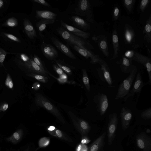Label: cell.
Segmentation results:
<instances>
[{
    "mask_svg": "<svg viewBox=\"0 0 151 151\" xmlns=\"http://www.w3.org/2000/svg\"><path fill=\"white\" fill-rule=\"evenodd\" d=\"M56 30L62 38L70 45H76L88 51L94 49L89 42L72 34L65 29L60 27L57 28Z\"/></svg>",
    "mask_w": 151,
    "mask_h": 151,
    "instance_id": "obj_1",
    "label": "cell"
},
{
    "mask_svg": "<svg viewBox=\"0 0 151 151\" xmlns=\"http://www.w3.org/2000/svg\"><path fill=\"white\" fill-rule=\"evenodd\" d=\"M137 71L136 66L133 65L129 76L120 84L115 97L116 99L124 98L129 93Z\"/></svg>",
    "mask_w": 151,
    "mask_h": 151,
    "instance_id": "obj_2",
    "label": "cell"
},
{
    "mask_svg": "<svg viewBox=\"0 0 151 151\" xmlns=\"http://www.w3.org/2000/svg\"><path fill=\"white\" fill-rule=\"evenodd\" d=\"M35 101L36 104L43 107L55 116L61 122H65L59 110L47 99L40 93L36 94Z\"/></svg>",
    "mask_w": 151,
    "mask_h": 151,
    "instance_id": "obj_3",
    "label": "cell"
},
{
    "mask_svg": "<svg viewBox=\"0 0 151 151\" xmlns=\"http://www.w3.org/2000/svg\"><path fill=\"white\" fill-rule=\"evenodd\" d=\"M74 13L85 17L87 22L91 23L94 22L92 8L88 0H79L75 9Z\"/></svg>",
    "mask_w": 151,
    "mask_h": 151,
    "instance_id": "obj_4",
    "label": "cell"
},
{
    "mask_svg": "<svg viewBox=\"0 0 151 151\" xmlns=\"http://www.w3.org/2000/svg\"><path fill=\"white\" fill-rule=\"evenodd\" d=\"M15 62L21 68H25L29 71L45 76L47 75V72L41 68L33 60L32 57H28L27 59L24 61H22L18 58L16 59Z\"/></svg>",
    "mask_w": 151,
    "mask_h": 151,
    "instance_id": "obj_5",
    "label": "cell"
},
{
    "mask_svg": "<svg viewBox=\"0 0 151 151\" xmlns=\"http://www.w3.org/2000/svg\"><path fill=\"white\" fill-rule=\"evenodd\" d=\"M118 122L117 114L114 112L109 116L108 124V142L109 145H111L116 136V133Z\"/></svg>",
    "mask_w": 151,
    "mask_h": 151,
    "instance_id": "obj_6",
    "label": "cell"
},
{
    "mask_svg": "<svg viewBox=\"0 0 151 151\" xmlns=\"http://www.w3.org/2000/svg\"><path fill=\"white\" fill-rule=\"evenodd\" d=\"M98 63L101 66V68L97 70L99 77L102 80L105 81L109 86H111L112 81L108 65L104 60L101 58Z\"/></svg>",
    "mask_w": 151,
    "mask_h": 151,
    "instance_id": "obj_7",
    "label": "cell"
},
{
    "mask_svg": "<svg viewBox=\"0 0 151 151\" xmlns=\"http://www.w3.org/2000/svg\"><path fill=\"white\" fill-rule=\"evenodd\" d=\"M132 60H135L142 64L146 68L148 75V82L151 83V59L149 57L137 52L134 51Z\"/></svg>",
    "mask_w": 151,
    "mask_h": 151,
    "instance_id": "obj_8",
    "label": "cell"
},
{
    "mask_svg": "<svg viewBox=\"0 0 151 151\" xmlns=\"http://www.w3.org/2000/svg\"><path fill=\"white\" fill-rule=\"evenodd\" d=\"M137 145L143 151H151V138L145 133L142 132L136 137Z\"/></svg>",
    "mask_w": 151,
    "mask_h": 151,
    "instance_id": "obj_9",
    "label": "cell"
},
{
    "mask_svg": "<svg viewBox=\"0 0 151 151\" xmlns=\"http://www.w3.org/2000/svg\"><path fill=\"white\" fill-rule=\"evenodd\" d=\"M25 134V131L24 128L19 127L10 136L4 137L3 139L13 145H17L21 141Z\"/></svg>",
    "mask_w": 151,
    "mask_h": 151,
    "instance_id": "obj_10",
    "label": "cell"
},
{
    "mask_svg": "<svg viewBox=\"0 0 151 151\" xmlns=\"http://www.w3.org/2000/svg\"><path fill=\"white\" fill-rule=\"evenodd\" d=\"M41 49L43 55L48 59L55 60L58 56L57 50L51 45L43 42Z\"/></svg>",
    "mask_w": 151,
    "mask_h": 151,
    "instance_id": "obj_11",
    "label": "cell"
},
{
    "mask_svg": "<svg viewBox=\"0 0 151 151\" xmlns=\"http://www.w3.org/2000/svg\"><path fill=\"white\" fill-rule=\"evenodd\" d=\"M144 85L141 74L138 72L132 89L130 90L129 93L124 98V101H126L129 98L133 96L136 93H140Z\"/></svg>",
    "mask_w": 151,
    "mask_h": 151,
    "instance_id": "obj_12",
    "label": "cell"
},
{
    "mask_svg": "<svg viewBox=\"0 0 151 151\" xmlns=\"http://www.w3.org/2000/svg\"><path fill=\"white\" fill-rule=\"evenodd\" d=\"M122 126L124 130H125L129 126L132 117L131 110L126 107H123L120 112Z\"/></svg>",
    "mask_w": 151,
    "mask_h": 151,
    "instance_id": "obj_13",
    "label": "cell"
},
{
    "mask_svg": "<svg viewBox=\"0 0 151 151\" xmlns=\"http://www.w3.org/2000/svg\"><path fill=\"white\" fill-rule=\"evenodd\" d=\"M106 132H104L89 146L87 151H105L104 147Z\"/></svg>",
    "mask_w": 151,
    "mask_h": 151,
    "instance_id": "obj_14",
    "label": "cell"
},
{
    "mask_svg": "<svg viewBox=\"0 0 151 151\" xmlns=\"http://www.w3.org/2000/svg\"><path fill=\"white\" fill-rule=\"evenodd\" d=\"M51 41L57 48L67 57L72 59H76V58L70 49L65 45L60 42L58 39L54 37L51 38Z\"/></svg>",
    "mask_w": 151,
    "mask_h": 151,
    "instance_id": "obj_15",
    "label": "cell"
},
{
    "mask_svg": "<svg viewBox=\"0 0 151 151\" xmlns=\"http://www.w3.org/2000/svg\"><path fill=\"white\" fill-rule=\"evenodd\" d=\"M62 26L66 30L72 34L84 39H87L90 36V33L85 32L72 26L69 25L62 20L60 21Z\"/></svg>",
    "mask_w": 151,
    "mask_h": 151,
    "instance_id": "obj_16",
    "label": "cell"
},
{
    "mask_svg": "<svg viewBox=\"0 0 151 151\" xmlns=\"http://www.w3.org/2000/svg\"><path fill=\"white\" fill-rule=\"evenodd\" d=\"M98 106L99 111L101 115H103L106 111L109 106L107 97L105 94H99L98 95Z\"/></svg>",
    "mask_w": 151,
    "mask_h": 151,
    "instance_id": "obj_17",
    "label": "cell"
},
{
    "mask_svg": "<svg viewBox=\"0 0 151 151\" xmlns=\"http://www.w3.org/2000/svg\"><path fill=\"white\" fill-rule=\"evenodd\" d=\"M73 24L84 31L89 30L90 24L80 17L77 16H73L70 18Z\"/></svg>",
    "mask_w": 151,
    "mask_h": 151,
    "instance_id": "obj_18",
    "label": "cell"
},
{
    "mask_svg": "<svg viewBox=\"0 0 151 151\" xmlns=\"http://www.w3.org/2000/svg\"><path fill=\"white\" fill-rule=\"evenodd\" d=\"M35 17L37 19H50L55 20L57 14L52 12L48 11H36Z\"/></svg>",
    "mask_w": 151,
    "mask_h": 151,
    "instance_id": "obj_19",
    "label": "cell"
},
{
    "mask_svg": "<svg viewBox=\"0 0 151 151\" xmlns=\"http://www.w3.org/2000/svg\"><path fill=\"white\" fill-rule=\"evenodd\" d=\"M24 27L25 33L29 38L33 39L37 37L34 28L29 20L27 18L24 19Z\"/></svg>",
    "mask_w": 151,
    "mask_h": 151,
    "instance_id": "obj_20",
    "label": "cell"
},
{
    "mask_svg": "<svg viewBox=\"0 0 151 151\" xmlns=\"http://www.w3.org/2000/svg\"><path fill=\"white\" fill-rule=\"evenodd\" d=\"M76 122H73L74 124L78 127V129L81 134L83 135H85L90 131L91 127L87 122L81 119H77Z\"/></svg>",
    "mask_w": 151,
    "mask_h": 151,
    "instance_id": "obj_21",
    "label": "cell"
},
{
    "mask_svg": "<svg viewBox=\"0 0 151 151\" xmlns=\"http://www.w3.org/2000/svg\"><path fill=\"white\" fill-rule=\"evenodd\" d=\"M132 60L125 56L122 57L120 60V68L122 72L125 73H129L131 70L132 65Z\"/></svg>",
    "mask_w": 151,
    "mask_h": 151,
    "instance_id": "obj_22",
    "label": "cell"
},
{
    "mask_svg": "<svg viewBox=\"0 0 151 151\" xmlns=\"http://www.w3.org/2000/svg\"><path fill=\"white\" fill-rule=\"evenodd\" d=\"M96 38L99 40L97 41L100 49L103 54L106 57H109V52L107 42L106 38L102 35L96 37Z\"/></svg>",
    "mask_w": 151,
    "mask_h": 151,
    "instance_id": "obj_23",
    "label": "cell"
},
{
    "mask_svg": "<svg viewBox=\"0 0 151 151\" xmlns=\"http://www.w3.org/2000/svg\"><path fill=\"white\" fill-rule=\"evenodd\" d=\"M145 34L144 39L148 43L151 42V14L146 20V24L143 32Z\"/></svg>",
    "mask_w": 151,
    "mask_h": 151,
    "instance_id": "obj_24",
    "label": "cell"
},
{
    "mask_svg": "<svg viewBox=\"0 0 151 151\" xmlns=\"http://www.w3.org/2000/svg\"><path fill=\"white\" fill-rule=\"evenodd\" d=\"M55 22V20H53L42 19L36 22V26L40 36H42V32L45 29L47 25L52 24Z\"/></svg>",
    "mask_w": 151,
    "mask_h": 151,
    "instance_id": "obj_25",
    "label": "cell"
},
{
    "mask_svg": "<svg viewBox=\"0 0 151 151\" xmlns=\"http://www.w3.org/2000/svg\"><path fill=\"white\" fill-rule=\"evenodd\" d=\"M112 40L114 49V53L112 59H115L118 57L119 51L118 38L116 30H114L113 32Z\"/></svg>",
    "mask_w": 151,
    "mask_h": 151,
    "instance_id": "obj_26",
    "label": "cell"
},
{
    "mask_svg": "<svg viewBox=\"0 0 151 151\" xmlns=\"http://www.w3.org/2000/svg\"><path fill=\"white\" fill-rule=\"evenodd\" d=\"M74 50L86 58H91L94 54L90 51H88L76 45H70Z\"/></svg>",
    "mask_w": 151,
    "mask_h": 151,
    "instance_id": "obj_27",
    "label": "cell"
},
{
    "mask_svg": "<svg viewBox=\"0 0 151 151\" xmlns=\"http://www.w3.org/2000/svg\"><path fill=\"white\" fill-rule=\"evenodd\" d=\"M136 0H124L122 3L128 14L132 12Z\"/></svg>",
    "mask_w": 151,
    "mask_h": 151,
    "instance_id": "obj_28",
    "label": "cell"
},
{
    "mask_svg": "<svg viewBox=\"0 0 151 151\" xmlns=\"http://www.w3.org/2000/svg\"><path fill=\"white\" fill-rule=\"evenodd\" d=\"M26 75L28 76L33 78L42 83H45L48 81L47 77L40 75L31 73H27Z\"/></svg>",
    "mask_w": 151,
    "mask_h": 151,
    "instance_id": "obj_29",
    "label": "cell"
},
{
    "mask_svg": "<svg viewBox=\"0 0 151 151\" xmlns=\"http://www.w3.org/2000/svg\"><path fill=\"white\" fill-rule=\"evenodd\" d=\"M83 81L86 89L88 91H90V81L86 70L85 69L82 70Z\"/></svg>",
    "mask_w": 151,
    "mask_h": 151,
    "instance_id": "obj_30",
    "label": "cell"
},
{
    "mask_svg": "<svg viewBox=\"0 0 151 151\" xmlns=\"http://www.w3.org/2000/svg\"><path fill=\"white\" fill-rule=\"evenodd\" d=\"M17 20L14 17H12L9 18L3 24L4 26L7 27H15L18 25Z\"/></svg>",
    "mask_w": 151,
    "mask_h": 151,
    "instance_id": "obj_31",
    "label": "cell"
},
{
    "mask_svg": "<svg viewBox=\"0 0 151 151\" xmlns=\"http://www.w3.org/2000/svg\"><path fill=\"white\" fill-rule=\"evenodd\" d=\"M150 0H142L139 3L138 10L139 12H143L149 5Z\"/></svg>",
    "mask_w": 151,
    "mask_h": 151,
    "instance_id": "obj_32",
    "label": "cell"
},
{
    "mask_svg": "<svg viewBox=\"0 0 151 151\" xmlns=\"http://www.w3.org/2000/svg\"><path fill=\"white\" fill-rule=\"evenodd\" d=\"M5 85L9 88L12 89L14 88V85L12 78L9 74H7L5 81Z\"/></svg>",
    "mask_w": 151,
    "mask_h": 151,
    "instance_id": "obj_33",
    "label": "cell"
},
{
    "mask_svg": "<svg viewBox=\"0 0 151 151\" xmlns=\"http://www.w3.org/2000/svg\"><path fill=\"white\" fill-rule=\"evenodd\" d=\"M141 117L146 120H148L151 118V108L144 111L141 115Z\"/></svg>",
    "mask_w": 151,
    "mask_h": 151,
    "instance_id": "obj_34",
    "label": "cell"
},
{
    "mask_svg": "<svg viewBox=\"0 0 151 151\" xmlns=\"http://www.w3.org/2000/svg\"><path fill=\"white\" fill-rule=\"evenodd\" d=\"M9 53L7 52L0 47V67H3L5 68L4 65V62L6 55Z\"/></svg>",
    "mask_w": 151,
    "mask_h": 151,
    "instance_id": "obj_35",
    "label": "cell"
},
{
    "mask_svg": "<svg viewBox=\"0 0 151 151\" xmlns=\"http://www.w3.org/2000/svg\"><path fill=\"white\" fill-rule=\"evenodd\" d=\"M50 142V139L47 137H43L41 139L39 142V147H45L47 146Z\"/></svg>",
    "mask_w": 151,
    "mask_h": 151,
    "instance_id": "obj_36",
    "label": "cell"
},
{
    "mask_svg": "<svg viewBox=\"0 0 151 151\" xmlns=\"http://www.w3.org/2000/svg\"><path fill=\"white\" fill-rule=\"evenodd\" d=\"M120 13V9L117 6H115L113 9L112 18L114 21L116 20L118 18Z\"/></svg>",
    "mask_w": 151,
    "mask_h": 151,
    "instance_id": "obj_37",
    "label": "cell"
},
{
    "mask_svg": "<svg viewBox=\"0 0 151 151\" xmlns=\"http://www.w3.org/2000/svg\"><path fill=\"white\" fill-rule=\"evenodd\" d=\"M32 58L34 61L42 70H45L44 67L43 63L42 62L40 58L35 55H34L33 57H32Z\"/></svg>",
    "mask_w": 151,
    "mask_h": 151,
    "instance_id": "obj_38",
    "label": "cell"
},
{
    "mask_svg": "<svg viewBox=\"0 0 151 151\" xmlns=\"http://www.w3.org/2000/svg\"><path fill=\"white\" fill-rule=\"evenodd\" d=\"M56 62L58 65L63 70H64L66 73L69 74H71V70L69 67L61 64L58 60L56 61Z\"/></svg>",
    "mask_w": 151,
    "mask_h": 151,
    "instance_id": "obj_39",
    "label": "cell"
},
{
    "mask_svg": "<svg viewBox=\"0 0 151 151\" xmlns=\"http://www.w3.org/2000/svg\"><path fill=\"white\" fill-rule=\"evenodd\" d=\"M2 33L4 36L12 41L17 42H20V40L18 37L12 34L5 32Z\"/></svg>",
    "mask_w": 151,
    "mask_h": 151,
    "instance_id": "obj_40",
    "label": "cell"
},
{
    "mask_svg": "<svg viewBox=\"0 0 151 151\" xmlns=\"http://www.w3.org/2000/svg\"><path fill=\"white\" fill-rule=\"evenodd\" d=\"M56 135L58 137L62 139L65 140L67 141H69V139L67 137L65 136L64 134L59 129H57L55 131Z\"/></svg>",
    "mask_w": 151,
    "mask_h": 151,
    "instance_id": "obj_41",
    "label": "cell"
},
{
    "mask_svg": "<svg viewBox=\"0 0 151 151\" xmlns=\"http://www.w3.org/2000/svg\"><path fill=\"white\" fill-rule=\"evenodd\" d=\"M91 58V63L92 64H95L98 63L100 59L99 56L98 55H94Z\"/></svg>",
    "mask_w": 151,
    "mask_h": 151,
    "instance_id": "obj_42",
    "label": "cell"
},
{
    "mask_svg": "<svg viewBox=\"0 0 151 151\" xmlns=\"http://www.w3.org/2000/svg\"><path fill=\"white\" fill-rule=\"evenodd\" d=\"M53 67L54 69L59 76L61 75L64 73L62 69L58 65L54 64L53 65Z\"/></svg>",
    "mask_w": 151,
    "mask_h": 151,
    "instance_id": "obj_43",
    "label": "cell"
},
{
    "mask_svg": "<svg viewBox=\"0 0 151 151\" xmlns=\"http://www.w3.org/2000/svg\"><path fill=\"white\" fill-rule=\"evenodd\" d=\"M32 1L45 6L47 7L50 6V4L44 0H32Z\"/></svg>",
    "mask_w": 151,
    "mask_h": 151,
    "instance_id": "obj_44",
    "label": "cell"
},
{
    "mask_svg": "<svg viewBox=\"0 0 151 151\" xmlns=\"http://www.w3.org/2000/svg\"><path fill=\"white\" fill-rule=\"evenodd\" d=\"M31 144H28L21 147L19 151H31Z\"/></svg>",
    "mask_w": 151,
    "mask_h": 151,
    "instance_id": "obj_45",
    "label": "cell"
},
{
    "mask_svg": "<svg viewBox=\"0 0 151 151\" xmlns=\"http://www.w3.org/2000/svg\"><path fill=\"white\" fill-rule=\"evenodd\" d=\"M9 107V104L7 103H4L0 105V112L6 111Z\"/></svg>",
    "mask_w": 151,
    "mask_h": 151,
    "instance_id": "obj_46",
    "label": "cell"
},
{
    "mask_svg": "<svg viewBox=\"0 0 151 151\" xmlns=\"http://www.w3.org/2000/svg\"><path fill=\"white\" fill-rule=\"evenodd\" d=\"M88 148L86 146L82 144H80L76 148V151H87Z\"/></svg>",
    "mask_w": 151,
    "mask_h": 151,
    "instance_id": "obj_47",
    "label": "cell"
},
{
    "mask_svg": "<svg viewBox=\"0 0 151 151\" xmlns=\"http://www.w3.org/2000/svg\"><path fill=\"white\" fill-rule=\"evenodd\" d=\"M91 141V140H90V139H89L87 136L85 135H84L81 141V142L82 144H86L90 142Z\"/></svg>",
    "mask_w": 151,
    "mask_h": 151,
    "instance_id": "obj_48",
    "label": "cell"
},
{
    "mask_svg": "<svg viewBox=\"0 0 151 151\" xmlns=\"http://www.w3.org/2000/svg\"><path fill=\"white\" fill-rule=\"evenodd\" d=\"M6 3L5 1L0 0V10L4 8Z\"/></svg>",
    "mask_w": 151,
    "mask_h": 151,
    "instance_id": "obj_49",
    "label": "cell"
},
{
    "mask_svg": "<svg viewBox=\"0 0 151 151\" xmlns=\"http://www.w3.org/2000/svg\"><path fill=\"white\" fill-rule=\"evenodd\" d=\"M40 85L38 83H34L33 85V88L35 90L38 89L39 88Z\"/></svg>",
    "mask_w": 151,
    "mask_h": 151,
    "instance_id": "obj_50",
    "label": "cell"
},
{
    "mask_svg": "<svg viewBox=\"0 0 151 151\" xmlns=\"http://www.w3.org/2000/svg\"><path fill=\"white\" fill-rule=\"evenodd\" d=\"M55 129V127L54 126H51L48 128V130L49 132H50L54 130Z\"/></svg>",
    "mask_w": 151,
    "mask_h": 151,
    "instance_id": "obj_51",
    "label": "cell"
},
{
    "mask_svg": "<svg viewBox=\"0 0 151 151\" xmlns=\"http://www.w3.org/2000/svg\"><path fill=\"white\" fill-rule=\"evenodd\" d=\"M3 139L2 136L1 134V131L0 130V144H1V142Z\"/></svg>",
    "mask_w": 151,
    "mask_h": 151,
    "instance_id": "obj_52",
    "label": "cell"
},
{
    "mask_svg": "<svg viewBox=\"0 0 151 151\" xmlns=\"http://www.w3.org/2000/svg\"><path fill=\"white\" fill-rule=\"evenodd\" d=\"M146 132L147 133H150L151 132V131L149 129H147L146 131Z\"/></svg>",
    "mask_w": 151,
    "mask_h": 151,
    "instance_id": "obj_53",
    "label": "cell"
},
{
    "mask_svg": "<svg viewBox=\"0 0 151 151\" xmlns=\"http://www.w3.org/2000/svg\"><path fill=\"white\" fill-rule=\"evenodd\" d=\"M0 151H1V146H0Z\"/></svg>",
    "mask_w": 151,
    "mask_h": 151,
    "instance_id": "obj_54",
    "label": "cell"
},
{
    "mask_svg": "<svg viewBox=\"0 0 151 151\" xmlns=\"http://www.w3.org/2000/svg\"><path fill=\"white\" fill-rule=\"evenodd\" d=\"M113 151H116V150H114Z\"/></svg>",
    "mask_w": 151,
    "mask_h": 151,
    "instance_id": "obj_55",
    "label": "cell"
}]
</instances>
